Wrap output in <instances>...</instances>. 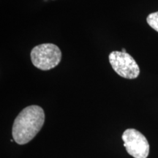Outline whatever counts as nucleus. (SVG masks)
I'll use <instances>...</instances> for the list:
<instances>
[{
    "mask_svg": "<svg viewBox=\"0 0 158 158\" xmlns=\"http://www.w3.org/2000/svg\"><path fill=\"white\" fill-rule=\"evenodd\" d=\"M33 65L41 70H49L56 67L62 60V51L56 45L43 43L34 47L31 51Z\"/></svg>",
    "mask_w": 158,
    "mask_h": 158,
    "instance_id": "nucleus-2",
    "label": "nucleus"
},
{
    "mask_svg": "<svg viewBox=\"0 0 158 158\" xmlns=\"http://www.w3.org/2000/svg\"><path fill=\"white\" fill-rule=\"evenodd\" d=\"M44 122L45 113L40 106L34 105L23 108L13 122V140L20 145L29 143L39 133Z\"/></svg>",
    "mask_w": 158,
    "mask_h": 158,
    "instance_id": "nucleus-1",
    "label": "nucleus"
},
{
    "mask_svg": "<svg viewBox=\"0 0 158 158\" xmlns=\"http://www.w3.org/2000/svg\"><path fill=\"white\" fill-rule=\"evenodd\" d=\"M147 21L150 27H152L158 32V12L152 13L148 15L147 18Z\"/></svg>",
    "mask_w": 158,
    "mask_h": 158,
    "instance_id": "nucleus-5",
    "label": "nucleus"
},
{
    "mask_svg": "<svg viewBox=\"0 0 158 158\" xmlns=\"http://www.w3.org/2000/svg\"><path fill=\"white\" fill-rule=\"evenodd\" d=\"M122 141L127 153L134 158H147L149 153L147 139L137 130L130 128L122 134Z\"/></svg>",
    "mask_w": 158,
    "mask_h": 158,
    "instance_id": "nucleus-4",
    "label": "nucleus"
},
{
    "mask_svg": "<svg viewBox=\"0 0 158 158\" xmlns=\"http://www.w3.org/2000/svg\"><path fill=\"white\" fill-rule=\"evenodd\" d=\"M110 64L118 76L127 79H135L140 74V68L133 57L127 52L114 51L108 56Z\"/></svg>",
    "mask_w": 158,
    "mask_h": 158,
    "instance_id": "nucleus-3",
    "label": "nucleus"
},
{
    "mask_svg": "<svg viewBox=\"0 0 158 158\" xmlns=\"http://www.w3.org/2000/svg\"><path fill=\"white\" fill-rule=\"evenodd\" d=\"M122 52H126V50H125V49H124V48H122Z\"/></svg>",
    "mask_w": 158,
    "mask_h": 158,
    "instance_id": "nucleus-6",
    "label": "nucleus"
}]
</instances>
